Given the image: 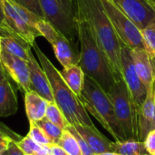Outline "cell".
<instances>
[{
	"instance_id": "cell-1",
	"label": "cell",
	"mask_w": 155,
	"mask_h": 155,
	"mask_svg": "<svg viewBox=\"0 0 155 155\" xmlns=\"http://www.w3.org/2000/svg\"><path fill=\"white\" fill-rule=\"evenodd\" d=\"M75 3L77 10L89 24L97 44L104 53L117 82L122 80V43L105 14L101 1L75 0Z\"/></svg>"
},
{
	"instance_id": "cell-2",
	"label": "cell",
	"mask_w": 155,
	"mask_h": 155,
	"mask_svg": "<svg viewBox=\"0 0 155 155\" xmlns=\"http://www.w3.org/2000/svg\"><path fill=\"white\" fill-rule=\"evenodd\" d=\"M77 37L80 44V62L85 76L93 79L105 93L116 83L109 62L97 44L89 24L77 10Z\"/></svg>"
},
{
	"instance_id": "cell-3",
	"label": "cell",
	"mask_w": 155,
	"mask_h": 155,
	"mask_svg": "<svg viewBox=\"0 0 155 155\" xmlns=\"http://www.w3.org/2000/svg\"><path fill=\"white\" fill-rule=\"evenodd\" d=\"M32 48L35 49L39 64L47 75L52 88L54 102L59 107L68 124L74 126L82 125L96 130L97 128L90 119L81 100L64 81L60 71L52 64L36 43L34 44Z\"/></svg>"
},
{
	"instance_id": "cell-4",
	"label": "cell",
	"mask_w": 155,
	"mask_h": 155,
	"mask_svg": "<svg viewBox=\"0 0 155 155\" xmlns=\"http://www.w3.org/2000/svg\"><path fill=\"white\" fill-rule=\"evenodd\" d=\"M84 107L114 137L115 142L126 141V137L116 119L114 105L108 94L90 77L85 76L79 96Z\"/></svg>"
},
{
	"instance_id": "cell-5",
	"label": "cell",
	"mask_w": 155,
	"mask_h": 155,
	"mask_svg": "<svg viewBox=\"0 0 155 155\" xmlns=\"http://www.w3.org/2000/svg\"><path fill=\"white\" fill-rule=\"evenodd\" d=\"M2 2L4 23L0 31L33 47L35 39L41 36L36 29V24L42 18L14 1L2 0Z\"/></svg>"
},
{
	"instance_id": "cell-6",
	"label": "cell",
	"mask_w": 155,
	"mask_h": 155,
	"mask_svg": "<svg viewBox=\"0 0 155 155\" xmlns=\"http://www.w3.org/2000/svg\"><path fill=\"white\" fill-rule=\"evenodd\" d=\"M114 105L116 119L127 140H139V113L131 98L124 81H118L106 93Z\"/></svg>"
},
{
	"instance_id": "cell-7",
	"label": "cell",
	"mask_w": 155,
	"mask_h": 155,
	"mask_svg": "<svg viewBox=\"0 0 155 155\" xmlns=\"http://www.w3.org/2000/svg\"><path fill=\"white\" fill-rule=\"evenodd\" d=\"M45 20L68 40L76 43L77 6L75 0H39Z\"/></svg>"
},
{
	"instance_id": "cell-8",
	"label": "cell",
	"mask_w": 155,
	"mask_h": 155,
	"mask_svg": "<svg viewBox=\"0 0 155 155\" xmlns=\"http://www.w3.org/2000/svg\"><path fill=\"white\" fill-rule=\"evenodd\" d=\"M100 1L121 43L131 49H144V44L141 30L132 21V19L124 13H123L117 6H115L110 0Z\"/></svg>"
},
{
	"instance_id": "cell-9",
	"label": "cell",
	"mask_w": 155,
	"mask_h": 155,
	"mask_svg": "<svg viewBox=\"0 0 155 155\" xmlns=\"http://www.w3.org/2000/svg\"><path fill=\"white\" fill-rule=\"evenodd\" d=\"M121 64H122V75L124 81L131 98L140 114L142 105L146 99L148 89L138 76L131 54V48L122 44L121 46Z\"/></svg>"
},
{
	"instance_id": "cell-10",
	"label": "cell",
	"mask_w": 155,
	"mask_h": 155,
	"mask_svg": "<svg viewBox=\"0 0 155 155\" xmlns=\"http://www.w3.org/2000/svg\"><path fill=\"white\" fill-rule=\"evenodd\" d=\"M123 13L129 16L140 30L153 18L155 9L149 0H110Z\"/></svg>"
},
{
	"instance_id": "cell-11",
	"label": "cell",
	"mask_w": 155,
	"mask_h": 155,
	"mask_svg": "<svg viewBox=\"0 0 155 155\" xmlns=\"http://www.w3.org/2000/svg\"><path fill=\"white\" fill-rule=\"evenodd\" d=\"M0 63L5 74L15 83L23 93L30 91V76L28 63L21 58L10 54L2 49Z\"/></svg>"
},
{
	"instance_id": "cell-12",
	"label": "cell",
	"mask_w": 155,
	"mask_h": 155,
	"mask_svg": "<svg viewBox=\"0 0 155 155\" xmlns=\"http://www.w3.org/2000/svg\"><path fill=\"white\" fill-rule=\"evenodd\" d=\"M27 63L30 76V91L35 92L48 103L54 102L52 88L47 75L41 64L35 60L33 53L31 54L30 59Z\"/></svg>"
},
{
	"instance_id": "cell-13",
	"label": "cell",
	"mask_w": 155,
	"mask_h": 155,
	"mask_svg": "<svg viewBox=\"0 0 155 155\" xmlns=\"http://www.w3.org/2000/svg\"><path fill=\"white\" fill-rule=\"evenodd\" d=\"M54 55L63 68L78 64L80 62V50L77 44L68 40L62 34L51 43Z\"/></svg>"
},
{
	"instance_id": "cell-14",
	"label": "cell",
	"mask_w": 155,
	"mask_h": 155,
	"mask_svg": "<svg viewBox=\"0 0 155 155\" xmlns=\"http://www.w3.org/2000/svg\"><path fill=\"white\" fill-rule=\"evenodd\" d=\"M139 140L143 142L147 134L155 130V102L153 84L148 88V94L140 110L138 118Z\"/></svg>"
},
{
	"instance_id": "cell-15",
	"label": "cell",
	"mask_w": 155,
	"mask_h": 155,
	"mask_svg": "<svg viewBox=\"0 0 155 155\" xmlns=\"http://www.w3.org/2000/svg\"><path fill=\"white\" fill-rule=\"evenodd\" d=\"M131 54L135 71L148 89L153 84V68L151 57L143 48L131 49Z\"/></svg>"
},
{
	"instance_id": "cell-16",
	"label": "cell",
	"mask_w": 155,
	"mask_h": 155,
	"mask_svg": "<svg viewBox=\"0 0 155 155\" xmlns=\"http://www.w3.org/2000/svg\"><path fill=\"white\" fill-rule=\"evenodd\" d=\"M74 128L79 133V134L84 139V141L87 143V144L90 146V148L95 155L106 152H112V146L114 142L110 141L107 137L102 134L98 131V129L94 130L82 125H74Z\"/></svg>"
},
{
	"instance_id": "cell-17",
	"label": "cell",
	"mask_w": 155,
	"mask_h": 155,
	"mask_svg": "<svg viewBox=\"0 0 155 155\" xmlns=\"http://www.w3.org/2000/svg\"><path fill=\"white\" fill-rule=\"evenodd\" d=\"M18 109L15 91L7 77L0 81V117L15 114Z\"/></svg>"
},
{
	"instance_id": "cell-18",
	"label": "cell",
	"mask_w": 155,
	"mask_h": 155,
	"mask_svg": "<svg viewBox=\"0 0 155 155\" xmlns=\"http://www.w3.org/2000/svg\"><path fill=\"white\" fill-rule=\"evenodd\" d=\"M48 102L34 91L25 94V114L29 123H37L45 118Z\"/></svg>"
},
{
	"instance_id": "cell-19",
	"label": "cell",
	"mask_w": 155,
	"mask_h": 155,
	"mask_svg": "<svg viewBox=\"0 0 155 155\" xmlns=\"http://www.w3.org/2000/svg\"><path fill=\"white\" fill-rule=\"evenodd\" d=\"M1 44L2 49L4 51L26 62L29 61L30 55L32 54V47L29 45L7 35H1Z\"/></svg>"
},
{
	"instance_id": "cell-20",
	"label": "cell",
	"mask_w": 155,
	"mask_h": 155,
	"mask_svg": "<svg viewBox=\"0 0 155 155\" xmlns=\"http://www.w3.org/2000/svg\"><path fill=\"white\" fill-rule=\"evenodd\" d=\"M60 74L69 88L79 97L84 88L85 74L79 64L63 68Z\"/></svg>"
},
{
	"instance_id": "cell-21",
	"label": "cell",
	"mask_w": 155,
	"mask_h": 155,
	"mask_svg": "<svg viewBox=\"0 0 155 155\" xmlns=\"http://www.w3.org/2000/svg\"><path fill=\"white\" fill-rule=\"evenodd\" d=\"M112 152L121 155H149L143 142L126 140L123 142H114Z\"/></svg>"
},
{
	"instance_id": "cell-22",
	"label": "cell",
	"mask_w": 155,
	"mask_h": 155,
	"mask_svg": "<svg viewBox=\"0 0 155 155\" xmlns=\"http://www.w3.org/2000/svg\"><path fill=\"white\" fill-rule=\"evenodd\" d=\"M15 143L25 155H50L49 145H40L28 135L21 137Z\"/></svg>"
},
{
	"instance_id": "cell-23",
	"label": "cell",
	"mask_w": 155,
	"mask_h": 155,
	"mask_svg": "<svg viewBox=\"0 0 155 155\" xmlns=\"http://www.w3.org/2000/svg\"><path fill=\"white\" fill-rule=\"evenodd\" d=\"M45 118H46L49 122L53 123L54 124L57 125L63 130H66L67 126L69 125L64 115L63 114V113L61 112V110L55 104L54 102L48 103Z\"/></svg>"
},
{
	"instance_id": "cell-24",
	"label": "cell",
	"mask_w": 155,
	"mask_h": 155,
	"mask_svg": "<svg viewBox=\"0 0 155 155\" xmlns=\"http://www.w3.org/2000/svg\"><path fill=\"white\" fill-rule=\"evenodd\" d=\"M57 145L63 148L69 155H83L76 138L68 130L64 131Z\"/></svg>"
},
{
	"instance_id": "cell-25",
	"label": "cell",
	"mask_w": 155,
	"mask_h": 155,
	"mask_svg": "<svg viewBox=\"0 0 155 155\" xmlns=\"http://www.w3.org/2000/svg\"><path fill=\"white\" fill-rule=\"evenodd\" d=\"M144 49L151 57H155V18L141 30Z\"/></svg>"
},
{
	"instance_id": "cell-26",
	"label": "cell",
	"mask_w": 155,
	"mask_h": 155,
	"mask_svg": "<svg viewBox=\"0 0 155 155\" xmlns=\"http://www.w3.org/2000/svg\"><path fill=\"white\" fill-rule=\"evenodd\" d=\"M36 124L44 131V133L48 137V139L50 140L52 144H57L58 143V142H59V140H60L64 130L61 129L57 125L49 122L46 118L42 119L41 121L37 122Z\"/></svg>"
},
{
	"instance_id": "cell-27",
	"label": "cell",
	"mask_w": 155,
	"mask_h": 155,
	"mask_svg": "<svg viewBox=\"0 0 155 155\" xmlns=\"http://www.w3.org/2000/svg\"><path fill=\"white\" fill-rule=\"evenodd\" d=\"M36 29L39 32L40 35L45 37L50 44L60 34L48 21L45 19H40L36 24Z\"/></svg>"
},
{
	"instance_id": "cell-28",
	"label": "cell",
	"mask_w": 155,
	"mask_h": 155,
	"mask_svg": "<svg viewBox=\"0 0 155 155\" xmlns=\"http://www.w3.org/2000/svg\"><path fill=\"white\" fill-rule=\"evenodd\" d=\"M30 129L27 135L36 143L40 145H50L52 144L48 137L45 135L44 131L38 126L36 123H29Z\"/></svg>"
},
{
	"instance_id": "cell-29",
	"label": "cell",
	"mask_w": 155,
	"mask_h": 155,
	"mask_svg": "<svg viewBox=\"0 0 155 155\" xmlns=\"http://www.w3.org/2000/svg\"><path fill=\"white\" fill-rule=\"evenodd\" d=\"M15 2L16 4L20 5L21 6L26 8L30 12L34 13L35 15H36L40 18L45 19L44 13H43L39 0H15Z\"/></svg>"
},
{
	"instance_id": "cell-30",
	"label": "cell",
	"mask_w": 155,
	"mask_h": 155,
	"mask_svg": "<svg viewBox=\"0 0 155 155\" xmlns=\"http://www.w3.org/2000/svg\"><path fill=\"white\" fill-rule=\"evenodd\" d=\"M143 143L148 154L155 155V130H153L147 134Z\"/></svg>"
},
{
	"instance_id": "cell-31",
	"label": "cell",
	"mask_w": 155,
	"mask_h": 155,
	"mask_svg": "<svg viewBox=\"0 0 155 155\" xmlns=\"http://www.w3.org/2000/svg\"><path fill=\"white\" fill-rule=\"evenodd\" d=\"M7 151H8L9 155H25L23 153V152L19 149V147L17 146V144L15 143V142L14 140H12L9 143Z\"/></svg>"
},
{
	"instance_id": "cell-32",
	"label": "cell",
	"mask_w": 155,
	"mask_h": 155,
	"mask_svg": "<svg viewBox=\"0 0 155 155\" xmlns=\"http://www.w3.org/2000/svg\"><path fill=\"white\" fill-rule=\"evenodd\" d=\"M50 155H69L63 148H61L57 144H50Z\"/></svg>"
},
{
	"instance_id": "cell-33",
	"label": "cell",
	"mask_w": 155,
	"mask_h": 155,
	"mask_svg": "<svg viewBox=\"0 0 155 155\" xmlns=\"http://www.w3.org/2000/svg\"><path fill=\"white\" fill-rule=\"evenodd\" d=\"M12 140H9V141H3V142H0V154L6 151L8 149V145H9V143L11 142Z\"/></svg>"
},
{
	"instance_id": "cell-34",
	"label": "cell",
	"mask_w": 155,
	"mask_h": 155,
	"mask_svg": "<svg viewBox=\"0 0 155 155\" xmlns=\"http://www.w3.org/2000/svg\"><path fill=\"white\" fill-rule=\"evenodd\" d=\"M4 23V10H3V2L0 0V28L2 27Z\"/></svg>"
},
{
	"instance_id": "cell-35",
	"label": "cell",
	"mask_w": 155,
	"mask_h": 155,
	"mask_svg": "<svg viewBox=\"0 0 155 155\" xmlns=\"http://www.w3.org/2000/svg\"><path fill=\"white\" fill-rule=\"evenodd\" d=\"M151 60H152V64H153V95H154L155 102V57H151Z\"/></svg>"
},
{
	"instance_id": "cell-36",
	"label": "cell",
	"mask_w": 155,
	"mask_h": 155,
	"mask_svg": "<svg viewBox=\"0 0 155 155\" xmlns=\"http://www.w3.org/2000/svg\"><path fill=\"white\" fill-rule=\"evenodd\" d=\"M6 77V74H5V69H4V67H3V65L1 64V63H0V81H2L4 78H5Z\"/></svg>"
},
{
	"instance_id": "cell-37",
	"label": "cell",
	"mask_w": 155,
	"mask_h": 155,
	"mask_svg": "<svg viewBox=\"0 0 155 155\" xmlns=\"http://www.w3.org/2000/svg\"><path fill=\"white\" fill-rule=\"evenodd\" d=\"M97 155H121L116 153H113V152H106V153H100V154Z\"/></svg>"
},
{
	"instance_id": "cell-38",
	"label": "cell",
	"mask_w": 155,
	"mask_h": 155,
	"mask_svg": "<svg viewBox=\"0 0 155 155\" xmlns=\"http://www.w3.org/2000/svg\"><path fill=\"white\" fill-rule=\"evenodd\" d=\"M0 155H9V153H8V151L6 150V151H5V152H3Z\"/></svg>"
},
{
	"instance_id": "cell-39",
	"label": "cell",
	"mask_w": 155,
	"mask_h": 155,
	"mask_svg": "<svg viewBox=\"0 0 155 155\" xmlns=\"http://www.w3.org/2000/svg\"><path fill=\"white\" fill-rule=\"evenodd\" d=\"M1 53H2V44H1V35H0V56H1Z\"/></svg>"
},
{
	"instance_id": "cell-40",
	"label": "cell",
	"mask_w": 155,
	"mask_h": 155,
	"mask_svg": "<svg viewBox=\"0 0 155 155\" xmlns=\"http://www.w3.org/2000/svg\"><path fill=\"white\" fill-rule=\"evenodd\" d=\"M11 1H14V2H15V0H11Z\"/></svg>"
}]
</instances>
